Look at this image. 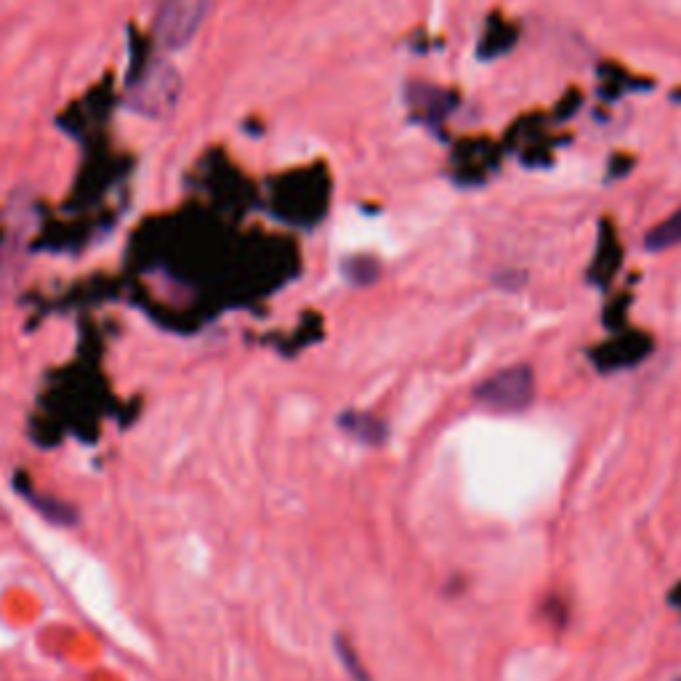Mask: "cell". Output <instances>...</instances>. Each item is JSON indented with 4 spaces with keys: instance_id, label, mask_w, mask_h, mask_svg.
Returning <instances> with one entry per match:
<instances>
[{
    "instance_id": "cell-1",
    "label": "cell",
    "mask_w": 681,
    "mask_h": 681,
    "mask_svg": "<svg viewBox=\"0 0 681 681\" xmlns=\"http://www.w3.org/2000/svg\"><path fill=\"white\" fill-rule=\"evenodd\" d=\"M181 94L179 72L168 61H152L137 85H131V107L144 118H165Z\"/></svg>"
},
{
    "instance_id": "cell-2",
    "label": "cell",
    "mask_w": 681,
    "mask_h": 681,
    "mask_svg": "<svg viewBox=\"0 0 681 681\" xmlns=\"http://www.w3.org/2000/svg\"><path fill=\"white\" fill-rule=\"evenodd\" d=\"M532 395H536V376H532V371L527 365H514L484 378L477 386L474 400L482 402L484 408L501 410V413H519V410H525L532 402Z\"/></svg>"
},
{
    "instance_id": "cell-3",
    "label": "cell",
    "mask_w": 681,
    "mask_h": 681,
    "mask_svg": "<svg viewBox=\"0 0 681 681\" xmlns=\"http://www.w3.org/2000/svg\"><path fill=\"white\" fill-rule=\"evenodd\" d=\"M208 0H161L155 20V35L163 48L179 51L198 35L206 20Z\"/></svg>"
},
{
    "instance_id": "cell-4",
    "label": "cell",
    "mask_w": 681,
    "mask_h": 681,
    "mask_svg": "<svg viewBox=\"0 0 681 681\" xmlns=\"http://www.w3.org/2000/svg\"><path fill=\"white\" fill-rule=\"evenodd\" d=\"M673 245H681V208L671 213L666 221H660L655 230L647 232L644 237V248L647 250H668Z\"/></svg>"
}]
</instances>
